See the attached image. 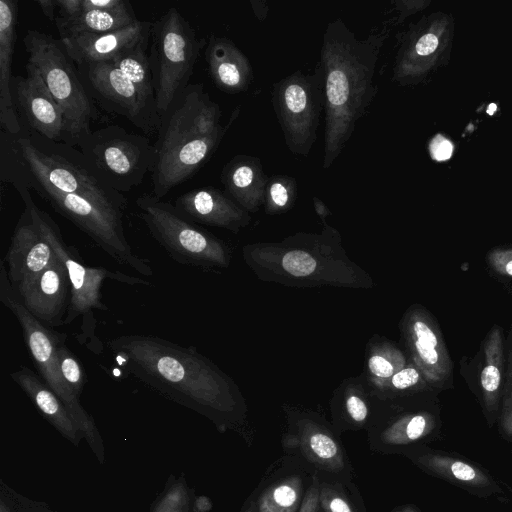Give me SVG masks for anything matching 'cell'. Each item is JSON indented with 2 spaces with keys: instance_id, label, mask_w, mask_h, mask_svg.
Returning a JSON list of instances; mask_svg holds the SVG:
<instances>
[{
  "instance_id": "obj_1",
  "label": "cell",
  "mask_w": 512,
  "mask_h": 512,
  "mask_svg": "<svg viewBox=\"0 0 512 512\" xmlns=\"http://www.w3.org/2000/svg\"><path fill=\"white\" fill-rule=\"evenodd\" d=\"M129 374L175 402L211 417L232 413V381L194 347L153 335L128 334L107 341Z\"/></svg>"
},
{
  "instance_id": "obj_2",
  "label": "cell",
  "mask_w": 512,
  "mask_h": 512,
  "mask_svg": "<svg viewBox=\"0 0 512 512\" xmlns=\"http://www.w3.org/2000/svg\"><path fill=\"white\" fill-rule=\"evenodd\" d=\"M386 37L383 27L359 38L340 17L324 31L319 62L325 94L324 169L342 153L376 96V66Z\"/></svg>"
},
{
  "instance_id": "obj_3",
  "label": "cell",
  "mask_w": 512,
  "mask_h": 512,
  "mask_svg": "<svg viewBox=\"0 0 512 512\" xmlns=\"http://www.w3.org/2000/svg\"><path fill=\"white\" fill-rule=\"evenodd\" d=\"M239 115V107L226 125L222 111L202 83L189 84L160 116L154 147L156 164L151 173L152 194L159 199L187 181L213 156Z\"/></svg>"
},
{
  "instance_id": "obj_4",
  "label": "cell",
  "mask_w": 512,
  "mask_h": 512,
  "mask_svg": "<svg viewBox=\"0 0 512 512\" xmlns=\"http://www.w3.org/2000/svg\"><path fill=\"white\" fill-rule=\"evenodd\" d=\"M23 203L27 205L40 231L50 243L57 256L63 261L71 282V300L65 325L81 318L80 331L75 335L77 341L85 345L95 354H101L104 345L96 335L97 320L93 310H108L102 302L101 287L106 279L128 285H148L151 282L140 277H134L121 271H112L104 267L85 265L78 250L69 246L62 237L58 224L44 210L40 209L32 199L30 191L23 185L14 187Z\"/></svg>"
},
{
  "instance_id": "obj_5",
  "label": "cell",
  "mask_w": 512,
  "mask_h": 512,
  "mask_svg": "<svg viewBox=\"0 0 512 512\" xmlns=\"http://www.w3.org/2000/svg\"><path fill=\"white\" fill-rule=\"evenodd\" d=\"M325 224V230L320 235L297 234L281 243L260 244L250 246L252 266L261 267L260 274L268 271L269 279L284 282L292 279V284H337L354 286L363 283L356 274L340 271L342 267H353L349 259H341L339 253V234ZM282 281V282H283Z\"/></svg>"
},
{
  "instance_id": "obj_6",
  "label": "cell",
  "mask_w": 512,
  "mask_h": 512,
  "mask_svg": "<svg viewBox=\"0 0 512 512\" xmlns=\"http://www.w3.org/2000/svg\"><path fill=\"white\" fill-rule=\"evenodd\" d=\"M23 44L27 65L37 71L63 112L68 145L76 147L91 133L96 113L73 60L60 40L43 31L27 30Z\"/></svg>"
},
{
  "instance_id": "obj_7",
  "label": "cell",
  "mask_w": 512,
  "mask_h": 512,
  "mask_svg": "<svg viewBox=\"0 0 512 512\" xmlns=\"http://www.w3.org/2000/svg\"><path fill=\"white\" fill-rule=\"evenodd\" d=\"M206 44L174 7L152 23L148 57L159 117L190 84L195 63Z\"/></svg>"
},
{
  "instance_id": "obj_8",
  "label": "cell",
  "mask_w": 512,
  "mask_h": 512,
  "mask_svg": "<svg viewBox=\"0 0 512 512\" xmlns=\"http://www.w3.org/2000/svg\"><path fill=\"white\" fill-rule=\"evenodd\" d=\"M0 302L18 320L41 378L64 403L94 452L102 456V441L94 420L82 407L79 398L68 389L60 373L57 351L65 343L67 334L52 330L25 308L9 281L3 261L0 270Z\"/></svg>"
},
{
  "instance_id": "obj_9",
  "label": "cell",
  "mask_w": 512,
  "mask_h": 512,
  "mask_svg": "<svg viewBox=\"0 0 512 512\" xmlns=\"http://www.w3.org/2000/svg\"><path fill=\"white\" fill-rule=\"evenodd\" d=\"M139 216L151 237L177 263L205 269L226 268V244L182 215L175 206L145 193L136 199Z\"/></svg>"
},
{
  "instance_id": "obj_10",
  "label": "cell",
  "mask_w": 512,
  "mask_h": 512,
  "mask_svg": "<svg viewBox=\"0 0 512 512\" xmlns=\"http://www.w3.org/2000/svg\"><path fill=\"white\" fill-rule=\"evenodd\" d=\"M17 185L33 189L54 211L84 232L117 263L142 276L153 275L148 259L135 255L126 240L124 212L79 195L56 192L35 182H18L12 186Z\"/></svg>"
},
{
  "instance_id": "obj_11",
  "label": "cell",
  "mask_w": 512,
  "mask_h": 512,
  "mask_svg": "<svg viewBox=\"0 0 512 512\" xmlns=\"http://www.w3.org/2000/svg\"><path fill=\"white\" fill-rule=\"evenodd\" d=\"M77 147L106 182L122 194L139 186L153 172L157 159L154 144L146 136L119 125L92 130Z\"/></svg>"
},
{
  "instance_id": "obj_12",
  "label": "cell",
  "mask_w": 512,
  "mask_h": 512,
  "mask_svg": "<svg viewBox=\"0 0 512 512\" xmlns=\"http://www.w3.org/2000/svg\"><path fill=\"white\" fill-rule=\"evenodd\" d=\"M272 106L289 151L308 156L317 139L325 106L324 73L320 63L313 73L300 70L274 82Z\"/></svg>"
},
{
  "instance_id": "obj_13",
  "label": "cell",
  "mask_w": 512,
  "mask_h": 512,
  "mask_svg": "<svg viewBox=\"0 0 512 512\" xmlns=\"http://www.w3.org/2000/svg\"><path fill=\"white\" fill-rule=\"evenodd\" d=\"M77 68L88 94L102 109L123 116L146 135L158 133V112L145 103L133 83L111 60L85 62Z\"/></svg>"
},
{
  "instance_id": "obj_14",
  "label": "cell",
  "mask_w": 512,
  "mask_h": 512,
  "mask_svg": "<svg viewBox=\"0 0 512 512\" xmlns=\"http://www.w3.org/2000/svg\"><path fill=\"white\" fill-rule=\"evenodd\" d=\"M289 419L282 439L284 449L302 457L318 472L346 479L349 462L332 430L309 415H291Z\"/></svg>"
},
{
  "instance_id": "obj_15",
  "label": "cell",
  "mask_w": 512,
  "mask_h": 512,
  "mask_svg": "<svg viewBox=\"0 0 512 512\" xmlns=\"http://www.w3.org/2000/svg\"><path fill=\"white\" fill-rule=\"evenodd\" d=\"M12 92L28 131L68 144L63 112L33 67L26 64L25 77L13 76Z\"/></svg>"
},
{
  "instance_id": "obj_16",
  "label": "cell",
  "mask_w": 512,
  "mask_h": 512,
  "mask_svg": "<svg viewBox=\"0 0 512 512\" xmlns=\"http://www.w3.org/2000/svg\"><path fill=\"white\" fill-rule=\"evenodd\" d=\"M57 259V254L40 231L30 208L24 204L3 260L13 289L35 278Z\"/></svg>"
},
{
  "instance_id": "obj_17",
  "label": "cell",
  "mask_w": 512,
  "mask_h": 512,
  "mask_svg": "<svg viewBox=\"0 0 512 512\" xmlns=\"http://www.w3.org/2000/svg\"><path fill=\"white\" fill-rule=\"evenodd\" d=\"M14 291L25 308L41 323L50 328L65 325L71 300V282L59 257Z\"/></svg>"
},
{
  "instance_id": "obj_18",
  "label": "cell",
  "mask_w": 512,
  "mask_h": 512,
  "mask_svg": "<svg viewBox=\"0 0 512 512\" xmlns=\"http://www.w3.org/2000/svg\"><path fill=\"white\" fill-rule=\"evenodd\" d=\"M403 335L412 362L427 383L442 384L450 375L451 361L440 330L431 317L420 308L410 309L403 322Z\"/></svg>"
},
{
  "instance_id": "obj_19",
  "label": "cell",
  "mask_w": 512,
  "mask_h": 512,
  "mask_svg": "<svg viewBox=\"0 0 512 512\" xmlns=\"http://www.w3.org/2000/svg\"><path fill=\"white\" fill-rule=\"evenodd\" d=\"M189 220L237 233L251 217L225 191L212 186L196 188L180 195L173 204Z\"/></svg>"
},
{
  "instance_id": "obj_20",
  "label": "cell",
  "mask_w": 512,
  "mask_h": 512,
  "mask_svg": "<svg viewBox=\"0 0 512 512\" xmlns=\"http://www.w3.org/2000/svg\"><path fill=\"white\" fill-rule=\"evenodd\" d=\"M151 27V22L138 20L114 32L78 35L60 41L76 65L85 62L109 61L150 36Z\"/></svg>"
},
{
  "instance_id": "obj_21",
  "label": "cell",
  "mask_w": 512,
  "mask_h": 512,
  "mask_svg": "<svg viewBox=\"0 0 512 512\" xmlns=\"http://www.w3.org/2000/svg\"><path fill=\"white\" fill-rule=\"evenodd\" d=\"M18 22V1L0 0V123L10 135L23 132L12 92V59Z\"/></svg>"
},
{
  "instance_id": "obj_22",
  "label": "cell",
  "mask_w": 512,
  "mask_h": 512,
  "mask_svg": "<svg viewBox=\"0 0 512 512\" xmlns=\"http://www.w3.org/2000/svg\"><path fill=\"white\" fill-rule=\"evenodd\" d=\"M204 54L209 74L219 90L237 94L246 91L253 82L250 61L231 39L211 35Z\"/></svg>"
},
{
  "instance_id": "obj_23",
  "label": "cell",
  "mask_w": 512,
  "mask_h": 512,
  "mask_svg": "<svg viewBox=\"0 0 512 512\" xmlns=\"http://www.w3.org/2000/svg\"><path fill=\"white\" fill-rule=\"evenodd\" d=\"M433 417L426 412L385 415L374 406L368 430L372 449L391 452L426 436L433 428Z\"/></svg>"
},
{
  "instance_id": "obj_24",
  "label": "cell",
  "mask_w": 512,
  "mask_h": 512,
  "mask_svg": "<svg viewBox=\"0 0 512 512\" xmlns=\"http://www.w3.org/2000/svg\"><path fill=\"white\" fill-rule=\"evenodd\" d=\"M268 179L261 160L245 154L234 156L220 174L225 193L248 212L264 205Z\"/></svg>"
},
{
  "instance_id": "obj_25",
  "label": "cell",
  "mask_w": 512,
  "mask_h": 512,
  "mask_svg": "<svg viewBox=\"0 0 512 512\" xmlns=\"http://www.w3.org/2000/svg\"><path fill=\"white\" fill-rule=\"evenodd\" d=\"M10 377L58 432L73 444L79 443L84 437L80 428L61 399L42 378L26 366L11 372Z\"/></svg>"
},
{
  "instance_id": "obj_26",
  "label": "cell",
  "mask_w": 512,
  "mask_h": 512,
  "mask_svg": "<svg viewBox=\"0 0 512 512\" xmlns=\"http://www.w3.org/2000/svg\"><path fill=\"white\" fill-rule=\"evenodd\" d=\"M368 387L349 383L339 389L332 405L335 426L340 431L368 429L374 412V403Z\"/></svg>"
},
{
  "instance_id": "obj_27",
  "label": "cell",
  "mask_w": 512,
  "mask_h": 512,
  "mask_svg": "<svg viewBox=\"0 0 512 512\" xmlns=\"http://www.w3.org/2000/svg\"><path fill=\"white\" fill-rule=\"evenodd\" d=\"M138 20L134 10L122 12L87 10L74 18H62L57 16L55 25L61 40L78 35L114 32Z\"/></svg>"
},
{
  "instance_id": "obj_28",
  "label": "cell",
  "mask_w": 512,
  "mask_h": 512,
  "mask_svg": "<svg viewBox=\"0 0 512 512\" xmlns=\"http://www.w3.org/2000/svg\"><path fill=\"white\" fill-rule=\"evenodd\" d=\"M149 41L150 36L120 53L111 61L133 83L145 103L157 111L149 57L147 55Z\"/></svg>"
},
{
  "instance_id": "obj_29",
  "label": "cell",
  "mask_w": 512,
  "mask_h": 512,
  "mask_svg": "<svg viewBox=\"0 0 512 512\" xmlns=\"http://www.w3.org/2000/svg\"><path fill=\"white\" fill-rule=\"evenodd\" d=\"M303 481L298 475L282 478L260 495L257 512H299L303 499Z\"/></svg>"
},
{
  "instance_id": "obj_30",
  "label": "cell",
  "mask_w": 512,
  "mask_h": 512,
  "mask_svg": "<svg viewBox=\"0 0 512 512\" xmlns=\"http://www.w3.org/2000/svg\"><path fill=\"white\" fill-rule=\"evenodd\" d=\"M484 357L480 382L485 403L488 407H492L497 404L503 364L502 336L498 327H494L486 339Z\"/></svg>"
},
{
  "instance_id": "obj_31",
  "label": "cell",
  "mask_w": 512,
  "mask_h": 512,
  "mask_svg": "<svg viewBox=\"0 0 512 512\" xmlns=\"http://www.w3.org/2000/svg\"><path fill=\"white\" fill-rule=\"evenodd\" d=\"M371 344L366 364L368 384L384 381L406 366L404 354L390 342L380 340Z\"/></svg>"
},
{
  "instance_id": "obj_32",
  "label": "cell",
  "mask_w": 512,
  "mask_h": 512,
  "mask_svg": "<svg viewBox=\"0 0 512 512\" xmlns=\"http://www.w3.org/2000/svg\"><path fill=\"white\" fill-rule=\"evenodd\" d=\"M426 383L421 370L411 362L390 378L381 382L367 383V387L373 398L390 400L402 393L420 390Z\"/></svg>"
},
{
  "instance_id": "obj_33",
  "label": "cell",
  "mask_w": 512,
  "mask_h": 512,
  "mask_svg": "<svg viewBox=\"0 0 512 512\" xmlns=\"http://www.w3.org/2000/svg\"><path fill=\"white\" fill-rule=\"evenodd\" d=\"M297 198L296 179L289 175L277 174L269 177L264 199L265 213L281 214L290 210Z\"/></svg>"
},
{
  "instance_id": "obj_34",
  "label": "cell",
  "mask_w": 512,
  "mask_h": 512,
  "mask_svg": "<svg viewBox=\"0 0 512 512\" xmlns=\"http://www.w3.org/2000/svg\"><path fill=\"white\" fill-rule=\"evenodd\" d=\"M319 505L322 512H362L352 496L338 481L320 479Z\"/></svg>"
},
{
  "instance_id": "obj_35",
  "label": "cell",
  "mask_w": 512,
  "mask_h": 512,
  "mask_svg": "<svg viewBox=\"0 0 512 512\" xmlns=\"http://www.w3.org/2000/svg\"><path fill=\"white\" fill-rule=\"evenodd\" d=\"M150 512H193V504L186 482L174 480L153 504Z\"/></svg>"
},
{
  "instance_id": "obj_36",
  "label": "cell",
  "mask_w": 512,
  "mask_h": 512,
  "mask_svg": "<svg viewBox=\"0 0 512 512\" xmlns=\"http://www.w3.org/2000/svg\"><path fill=\"white\" fill-rule=\"evenodd\" d=\"M61 376L72 394L79 398L86 383V375L81 362L75 354L62 344L57 351Z\"/></svg>"
},
{
  "instance_id": "obj_37",
  "label": "cell",
  "mask_w": 512,
  "mask_h": 512,
  "mask_svg": "<svg viewBox=\"0 0 512 512\" xmlns=\"http://www.w3.org/2000/svg\"><path fill=\"white\" fill-rule=\"evenodd\" d=\"M420 462H430L445 465L454 478L463 482H474L480 479V476L477 474V471L473 467L461 461L444 462L442 459L429 457L425 459L420 458Z\"/></svg>"
},
{
  "instance_id": "obj_38",
  "label": "cell",
  "mask_w": 512,
  "mask_h": 512,
  "mask_svg": "<svg viewBox=\"0 0 512 512\" xmlns=\"http://www.w3.org/2000/svg\"><path fill=\"white\" fill-rule=\"evenodd\" d=\"M438 45H439V40H438V37L434 33L429 32V33H425V34L421 35L419 38H417L414 41V43L411 47L413 56L400 62V63H395L394 70H397V69L403 67L409 61H411L412 58L426 57V56L431 55L432 53L435 52Z\"/></svg>"
},
{
  "instance_id": "obj_39",
  "label": "cell",
  "mask_w": 512,
  "mask_h": 512,
  "mask_svg": "<svg viewBox=\"0 0 512 512\" xmlns=\"http://www.w3.org/2000/svg\"><path fill=\"white\" fill-rule=\"evenodd\" d=\"M488 262L499 274L512 277V249H495L488 255Z\"/></svg>"
},
{
  "instance_id": "obj_40",
  "label": "cell",
  "mask_w": 512,
  "mask_h": 512,
  "mask_svg": "<svg viewBox=\"0 0 512 512\" xmlns=\"http://www.w3.org/2000/svg\"><path fill=\"white\" fill-rule=\"evenodd\" d=\"M87 10L122 12L133 8L127 0H83V11Z\"/></svg>"
},
{
  "instance_id": "obj_41",
  "label": "cell",
  "mask_w": 512,
  "mask_h": 512,
  "mask_svg": "<svg viewBox=\"0 0 512 512\" xmlns=\"http://www.w3.org/2000/svg\"><path fill=\"white\" fill-rule=\"evenodd\" d=\"M59 17L74 18L83 12V0H56Z\"/></svg>"
},
{
  "instance_id": "obj_42",
  "label": "cell",
  "mask_w": 512,
  "mask_h": 512,
  "mask_svg": "<svg viewBox=\"0 0 512 512\" xmlns=\"http://www.w3.org/2000/svg\"><path fill=\"white\" fill-rule=\"evenodd\" d=\"M452 150V144L441 136L435 138L431 144V154L438 161L449 159Z\"/></svg>"
},
{
  "instance_id": "obj_43",
  "label": "cell",
  "mask_w": 512,
  "mask_h": 512,
  "mask_svg": "<svg viewBox=\"0 0 512 512\" xmlns=\"http://www.w3.org/2000/svg\"><path fill=\"white\" fill-rule=\"evenodd\" d=\"M503 425L505 428L512 431V357L508 377L507 394L503 405Z\"/></svg>"
},
{
  "instance_id": "obj_44",
  "label": "cell",
  "mask_w": 512,
  "mask_h": 512,
  "mask_svg": "<svg viewBox=\"0 0 512 512\" xmlns=\"http://www.w3.org/2000/svg\"><path fill=\"white\" fill-rule=\"evenodd\" d=\"M36 3L44 13L45 17L48 20L55 22L57 17L55 15V8L57 7L56 0H37Z\"/></svg>"
},
{
  "instance_id": "obj_45",
  "label": "cell",
  "mask_w": 512,
  "mask_h": 512,
  "mask_svg": "<svg viewBox=\"0 0 512 512\" xmlns=\"http://www.w3.org/2000/svg\"><path fill=\"white\" fill-rule=\"evenodd\" d=\"M254 15L259 21H263L268 13V5L265 1H250Z\"/></svg>"
},
{
  "instance_id": "obj_46",
  "label": "cell",
  "mask_w": 512,
  "mask_h": 512,
  "mask_svg": "<svg viewBox=\"0 0 512 512\" xmlns=\"http://www.w3.org/2000/svg\"><path fill=\"white\" fill-rule=\"evenodd\" d=\"M211 508L212 503L206 496H199L193 502V512H208Z\"/></svg>"
},
{
  "instance_id": "obj_47",
  "label": "cell",
  "mask_w": 512,
  "mask_h": 512,
  "mask_svg": "<svg viewBox=\"0 0 512 512\" xmlns=\"http://www.w3.org/2000/svg\"><path fill=\"white\" fill-rule=\"evenodd\" d=\"M313 205H314L316 213L320 216V218L324 222L325 218L331 214L328 207L318 197L313 198Z\"/></svg>"
},
{
  "instance_id": "obj_48",
  "label": "cell",
  "mask_w": 512,
  "mask_h": 512,
  "mask_svg": "<svg viewBox=\"0 0 512 512\" xmlns=\"http://www.w3.org/2000/svg\"><path fill=\"white\" fill-rule=\"evenodd\" d=\"M245 512H257L256 505L250 506Z\"/></svg>"
},
{
  "instance_id": "obj_49",
  "label": "cell",
  "mask_w": 512,
  "mask_h": 512,
  "mask_svg": "<svg viewBox=\"0 0 512 512\" xmlns=\"http://www.w3.org/2000/svg\"><path fill=\"white\" fill-rule=\"evenodd\" d=\"M394 512H413V511L411 509H409V508H402V509H398V510H396Z\"/></svg>"
},
{
  "instance_id": "obj_50",
  "label": "cell",
  "mask_w": 512,
  "mask_h": 512,
  "mask_svg": "<svg viewBox=\"0 0 512 512\" xmlns=\"http://www.w3.org/2000/svg\"><path fill=\"white\" fill-rule=\"evenodd\" d=\"M0 512H7L3 503H1Z\"/></svg>"
}]
</instances>
